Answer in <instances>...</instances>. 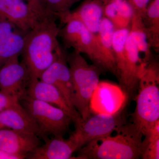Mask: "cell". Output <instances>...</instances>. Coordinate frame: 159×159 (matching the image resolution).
<instances>
[{"instance_id": "cell-26", "label": "cell", "mask_w": 159, "mask_h": 159, "mask_svg": "<svg viewBox=\"0 0 159 159\" xmlns=\"http://www.w3.org/2000/svg\"><path fill=\"white\" fill-rule=\"evenodd\" d=\"M20 97L0 90V112L20 102Z\"/></svg>"}, {"instance_id": "cell-24", "label": "cell", "mask_w": 159, "mask_h": 159, "mask_svg": "<svg viewBox=\"0 0 159 159\" xmlns=\"http://www.w3.org/2000/svg\"><path fill=\"white\" fill-rule=\"evenodd\" d=\"M80 0H39L44 9L58 19L60 16L70 11L74 4Z\"/></svg>"}, {"instance_id": "cell-7", "label": "cell", "mask_w": 159, "mask_h": 159, "mask_svg": "<svg viewBox=\"0 0 159 159\" xmlns=\"http://www.w3.org/2000/svg\"><path fill=\"white\" fill-rule=\"evenodd\" d=\"M39 80L55 86L60 92L69 106L75 110L73 104L74 89L66 53L61 46L56 52L55 59L43 72Z\"/></svg>"}, {"instance_id": "cell-30", "label": "cell", "mask_w": 159, "mask_h": 159, "mask_svg": "<svg viewBox=\"0 0 159 159\" xmlns=\"http://www.w3.org/2000/svg\"><path fill=\"white\" fill-rule=\"evenodd\" d=\"M100 1L103 3V5H104L106 3L108 2L109 1H111V0H100Z\"/></svg>"}, {"instance_id": "cell-6", "label": "cell", "mask_w": 159, "mask_h": 159, "mask_svg": "<svg viewBox=\"0 0 159 159\" xmlns=\"http://www.w3.org/2000/svg\"><path fill=\"white\" fill-rule=\"evenodd\" d=\"M61 22L64 25L59 29L58 36L67 48H73L84 53L92 61L95 49V34L91 32L81 21L65 15L59 16Z\"/></svg>"}, {"instance_id": "cell-2", "label": "cell", "mask_w": 159, "mask_h": 159, "mask_svg": "<svg viewBox=\"0 0 159 159\" xmlns=\"http://www.w3.org/2000/svg\"><path fill=\"white\" fill-rule=\"evenodd\" d=\"M116 135L94 139L79 150L76 159H136L142 157L144 135L133 123L122 125Z\"/></svg>"}, {"instance_id": "cell-10", "label": "cell", "mask_w": 159, "mask_h": 159, "mask_svg": "<svg viewBox=\"0 0 159 159\" xmlns=\"http://www.w3.org/2000/svg\"><path fill=\"white\" fill-rule=\"evenodd\" d=\"M126 96L122 88L117 84L99 81L90 100V110L96 114L118 113L125 104Z\"/></svg>"}, {"instance_id": "cell-16", "label": "cell", "mask_w": 159, "mask_h": 159, "mask_svg": "<svg viewBox=\"0 0 159 159\" xmlns=\"http://www.w3.org/2000/svg\"><path fill=\"white\" fill-rule=\"evenodd\" d=\"M25 32L8 20L0 17V68L21 54Z\"/></svg>"}, {"instance_id": "cell-21", "label": "cell", "mask_w": 159, "mask_h": 159, "mask_svg": "<svg viewBox=\"0 0 159 159\" xmlns=\"http://www.w3.org/2000/svg\"><path fill=\"white\" fill-rule=\"evenodd\" d=\"M151 48L159 50V0H151L143 18Z\"/></svg>"}, {"instance_id": "cell-4", "label": "cell", "mask_w": 159, "mask_h": 159, "mask_svg": "<svg viewBox=\"0 0 159 159\" xmlns=\"http://www.w3.org/2000/svg\"><path fill=\"white\" fill-rule=\"evenodd\" d=\"M66 59L74 86L73 104L85 121L91 117L90 100L102 71L97 66L89 64L81 53L75 50L66 54Z\"/></svg>"}, {"instance_id": "cell-28", "label": "cell", "mask_w": 159, "mask_h": 159, "mask_svg": "<svg viewBox=\"0 0 159 159\" xmlns=\"http://www.w3.org/2000/svg\"><path fill=\"white\" fill-rule=\"evenodd\" d=\"M26 157L24 156L20 155L15 154L0 150V159H23L25 158Z\"/></svg>"}, {"instance_id": "cell-11", "label": "cell", "mask_w": 159, "mask_h": 159, "mask_svg": "<svg viewBox=\"0 0 159 159\" xmlns=\"http://www.w3.org/2000/svg\"><path fill=\"white\" fill-rule=\"evenodd\" d=\"M19 57L11 58L0 68V90L21 98L26 94L30 80L28 69Z\"/></svg>"}, {"instance_id": "cell-25", "label": "cell", "mask_w": 159, "mask_h": 159, "mask_svg": "<svg viewBox=\"0 0 159 159\" xmlns=\"http://www.w3.org/2000/svg\"><path fill=\"white\" fill-rule=\"evenodd\" d=\"M143 159H159V137H145L143 141Z\"/></svg>"}, {"instance_id": "cell-3", "label": "cell", "mask_w": 159, "mask_h": 159, "mask_svg": "<svg viewBox=\"0 0 159 159\" xmlns=\"http://www.w3.org/2000/svg\"><path fill=\"white\" fill-rule=\"evenodd\" d=\"M159 84L158 65L150 61L139 80V93L133 119V123L144 137L159 120Z\"/></svg>"}, {"instance_id": "cell-15", "label": "cell", "mask_w": 159, "mask_h": 159, "mask_svg": "<svg viewBox=\"0 0 159 159\" xmlns=\"http://www.w3.org/2000/svg\"><path fill=\"white\" fill-rule=\"evenodd\" d=\"M45 143L39 146L27 157L31 159H73L72 155L81 146L79 141L73 133L69 139H65L61 136L47 139Z\"/></svg>"}, {"instance_id": "cell-5", "label": "cell", "mask_w": 159, "mask_h": 159, "mask_svg": "<svg viewBox=\"0 0 159 159\" xmlns=\"http://www.w3.org/2000/svg\"><path fill=\"white\" fill-rule=\"evenodd\" d=\"M23 106L35 120L45 137L62 136L69 129L72 119L65 111L25 94L20 98Z\"/></svg>"}, {"instance_id": "cell-29", "label": "cell", "mask_w": 159, "mask_h": 159, "mask_svg": "<svg viewBox=\"0 0 159 159\" xmlns=\"http://www.w3.org/2000/svg\"><path fill=\"white\" fill-rule=\"evenodd\" d=\"M31 6V8L35 10H38L42 8L43 6L40 3L39 0H24Z\"/></svg>"}, {"instance_id": "cell-31", "label": "cell", "mask_w": 159, "mask_h": 159, "mask_svg": "<svg viewBox=\"0 0 159 159\" xmlns=\"http://www.w3.org/2000/svg\"><path fill=\"white\" fill-rule=\"evenodd\" d=\"M4 128V126H3L2 125H1V124H0V129Z\"/></svg>"}, {"instance_id": "cell-14", "label": "cell", "mask_w": 159, "mask_h": 159, "mask_svg": "<svg viewBox=\"0 0 159 159\" xmlns=\"http://www.w3.org/2000/svg\"><path fill=\"white\" fill-rule=\"evenodd\" d=\"M0 17L27 33L44 16L39 15L24 0H0Z\"/></svg>"}, {"instance_id": "cell-23", "label": "cell", "mask_w": 159, "mask_h": 159, "mask_svg": "<svg viewBox=\"0 0 159 159\" xmlns=\"http://www.w3.org/2000/svg\"><path fill=\"white\" fill-rule=\"evenodd\" d=\"M130 31V28L115 30L113 35L112 44L114 56L116 65L119 82L122 80L125 72V44Z\"/></svg>"}, {"instance_id": "cell-12", "label": "cell", "mask_w": 159, "mask_h": 159, "mask_svg": "<svg viewBox=\"0 0 159 159\" xmlns=\"http://www.w3.org/2000/svg\"><path fill=\"white\" fill-rule=\"evenodd\" d=\"M125 72L120 83L125 94L129 96L138 87L140 77L148 64L143 61L130 31L125 42Z\"/></svg>"}, {"instance_id": "cell-17", "label": "cell", "mask_w": 159, "mask_h": 159, "mask_svg": "<svg viewBox=\"0 0 159 159\" xmlns=\"http://www.w3.org/2000/svg\"><path fill=\"white\" fill-rule=\"evenodd\" d=\"M39 137L34 134L14 129H0V150L27 157L39 146Z\"/></svg>"}, {"instance_id": "cell-27", "label": "cell", "mask_w": 159, "mask_h": 159, "mask_svg": "<svg viewBox=\"0 0 159 159\" xmlns=\"http://www.w3.org/2000/svg\"><path fill=\"white\" fill-rule=\"evenodd\" d=\"M151 0H128L132 6L135 14L143 18L148 4Z\"/></svg>"}, {"instance_id": "cell-19", "label": "cell", "mask_w": 159, "mask_h": 159, "mask_svg": "<svg viewBox=\"0 0 159 159\" xmlns=\"http://www.w3.org/2000/svg\"><path fill=\"white\" fill-rule=\"evenodd\" d=\"M103 8L104 5L100 0H90L83 3L75 11H69L59 16L65 15L77 19L95 34L99 31L104 17Z\"/></svg>"}, {"instance_id": "cell-1", "label": "cell", "mask_w": 159, "mask_h": 159, "mask_svg": "<svg viewBox=\"0 0 159 159\" xmlns=\"http://www.w3.org/2000/svg\"><path fill=\"white\" fill-rule=\"evenodd\" d=\"M57 19L54 15H48L26 33L20 55L29 71L30 82L39 79L54 61L61 46L57 40L59 28L56 22Z\"/></svg>"}, {"instance_id": "cell-8", "label": "cell", "mask_w": 159, "mask_h": 159, "mask_svg": "<svg viewBox=\"0 0 159 159\" xmlns=\"http://www.w3.org/2000/svg\"><path fill=\"white\" fill-rule=\"evenodd\" d=\"M115 30L112 24L104 16L99 31L95 34V49L92 61L102 72L110 73L119 79L112 44Z\"/></svg>"}, {"instance_id": "cell-20", "label": "cell", "mask_w": 159, "mask_h": 159, "mask_svg": "<svg viewBox=\"0 0 159 159\" xmlns=\"http://www.w3.org/2000/svg\"><path fill=\"white\" fill-rule=\"evenodd\" d=\"M104 16L116 30L130 28L134 10L128 0H111L104 5Z\"/></svg>"}, {"instance_id": "cell-9", "label": "cell", "mask_w": 159, "mask_h": 159, "mask_svg": "<svg viewBox=\"0 0 159 159\" xmlns=\"http://www.w3.org/2000/svg\"><path fill=\"white\" fill-rule=\"evenodd\" d=\"M118 113L96 114L75 126L73 134L78 139L81 148L94 139L111 135L123 125L122 119Z\"/></svg>"}, {"instance_id": "cell-22", "label": "cell", "mask_w": 159, "mask_h": 159, "mask_svg": "<svg viewBox=\"0 0 159 159\" xmlns=\"http://www.w3.org/2000/svg\"><path fill=\"white\" fill-rule=\"evenodd\" d=\"M130 31L133 35L141 56H143V61L148 64L151 57V47L148 41L143 18L134 13L131 23Z\"/></svg>"}, {"instance_id": "cell-13", "label": "cell", "mask_w": 159, "mask_h": 159, "mask_svg": "<svg viewBox=\"0 0 159 159\" xmlns=\"http://www.w3.org/2000/svg\"><path fill=\"white\" fill-rule=\"evenodd\" d=\"M26 94L33 99L48 102L61 109L71 117L75 126L83 121L78 112L71 108L60 92L50 84L39 79L31 81Z\"/></svg>"}, {"instance_id": "cell-18", "label": "cell", "mask_w": 159, "mask_h": 159, "mask_svg": "<svg viewBox=\"0 0 159 159\" xmlns=\"http://www.w3.org/2000/svg\"><path fill=\"white\" fill-rule=\"evenodd\" d=\"M0 124L4 127L35 134L45 141V137L35 120L19 102L0 112Z\"/></svg>"}]
</instances>
